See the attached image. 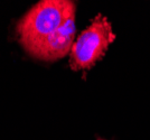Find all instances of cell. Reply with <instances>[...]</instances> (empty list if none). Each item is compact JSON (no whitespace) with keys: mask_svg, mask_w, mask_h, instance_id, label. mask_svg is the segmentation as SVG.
<instances>
[{"mask_svg":"<svg viewBox=\"0 0 150 140\" xmlns=\"http://www.w3.org/2000/svg\"><path fill=\"white\" fill-rule=\"evenodd\" d=\"M75 15H72L58 29L52 33L48 37L39 44L28 49L31 56L43 61H56L61 59L71 52L74 44L75 34Z\"/></svg>","mask_w":150,"mask_h":140,"instance_id":"3957f363","label":"cell"},{"mask_svg":"<svg viewBox=\"0 0 150 140\" xmlns=\"http://www.w3.org/2000/svg\"><path fill=\"white\" fill-rule=\"evenodd\" d=\"M75 15V4L66 0H43L37 2L19 20L17 33L26 51L39 44Z\"/></svg>","mask_w":150,"mask_h":140,"instance_id":"6da1fadb","label":"cell"},{"mask_svg":"<svg viewBox=\"0 0 150 140\" xmlns=\"http://www.w3.org/2000/svg\"><path fill=\"white\" fill-rule=\"evenodd\" d=\"M99 140H102V139H99Z\"/></svg>","mask_w":150,"mask_h":140,"instance_id":"277c9868","label":"cell"},{"mask_svg":"<svg viewBox=\"0 0 150 140\" xmlns=\"http://www.w3.org/2000/svg\"><path fill=\"white\" fill-rule=\"evenodd\" d=\"M114 38L111 24L104 16L98 15L72 46L71 67L75 71L90 69L104 55Z\"/></svg>","mask_w":150,"mask_h":140,"instance_id":"7a4b0ae2","label":"cell"}]
</instances>
